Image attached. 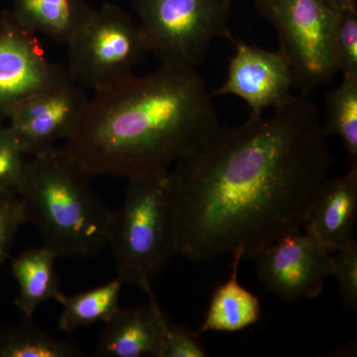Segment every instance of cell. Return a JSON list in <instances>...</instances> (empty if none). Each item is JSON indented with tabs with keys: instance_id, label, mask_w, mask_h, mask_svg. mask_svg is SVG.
Here are the masks:
<instances>
[{
	"instance_id": "obj_3",
	"label": "cell",
	"mask_w": 357,
	"mask_h": 357,
	"mask_svg": "<svg viewBox=\"0 0 357 357\" xmlns=\"http://www.w3.org/2000/svg\"><path fill=\"white\" fill-rule=\"evenodd\" d=\"M93 177L66 147L27 161L17 195L26 222L59 257H89L109 245L112 211L96 196Z\"/></svg>"
},
{
	"instance_id": "obj_25",
	"label": "cell",
	"mask_w": 357,
	"mask_h": 357,
	"mask_svg": "<svg viewBox=\"0 0 357 357\" xmlns=\"http://www.w3.org/2000/svg\"><path fill=\"white\" fill-rule=\"evenodd\" d=\"M325 1L337 13L356 9V0H325Z\"/></svg>"
},
{
	"instance_id": "obj_11",
	"label": "cell",
	"mask_w": 357,
	"mask_h": 357,
	"mask_svg": "<svg viewBox=\"0 0 357 357\" xmlns=\"http://www.w3.org/2000/svg\"><path fill=\"white\" fill-rule=\"evenodd\" d=\"M230 60L225 84L213 96L234 95L248 103L250 117H259L291 98L293 75L280 51L269 52L259 47L237 42Z\"/></svg>"
},
{
	"instance_id": "obj_9",
	"label": "cell",
	"mask_w": 357,
	"mask_h": 357,
	"mask_svg": "<svg viewBox=\"0 0 357 357\" xmlns=\"http://www.w3.org/2000/svg\"><path fill=\"white\" fill-rule=\"evenodd\" d=\"M249 258L263 285L287 303L318 297L332 276V253L303 229L265 244Z\"/></svg>"
},
{
	"instance_id": "obj_1",
	"label": "cell",
	"mask_w": 357,
	"mask_h": 357,
	"mask_svg": "<svg viewBox=\"0 0 357 357\" xmlns=\"http://www.w3.org/2000/svg\"><path fill=\"white\" fill-rule=\"evenodd\" d=\"M319 110L305 93L269 116L218 126L170 175L175 255L244 257L300 230L333 159Z\"/></svg>"
},
{
	"instance_id": "obj_18",
	"label": "cell",
	"mask_w": 357,
	"mask_h": 357,
	"mask_svg": "<svg viewBox=\"0 0 357 357\" xmlns=\"http://www.w3.org/2000/svg\"><path fill=\"white\" fill-rule=\"evenodd\" d=\"M83 356L73 340L49 335L25 321L0 331V357H77Z\"/></svg>"
},
{
	"instance_id": "obj_14",
	"label": "cell",
	"mask_w": 357,
	"mask_h": 357,
	"mask_svg": "<svg viewBox=\"0 0 357 357\" xmlns=\"http://www.w3.org/2000/svg\"><path fill=\"white\" fill-rule=\"evenodd\" d=\"M59 255L44 245L27 248L11 263V272L17 283L15 307L25 321H32L37 307L47 301H57L60 296V279L55 262Z\"/></svg>"
},
{
	"instance_id": "obj_17",
	"label": "cell",
	"mask_w": 357,
	"mask_h": 357,
	"mask_svg": "<svg viewBox=\"0 0 357 357\" xmlns=\"http://www.w3.org/2000/svg\"><path fill=\"white\" fill-rule=\"evenodd\" d=\"M122 285L121 281L115 278L100 287L76 295L61 293L56 301L62 306L59 328L62 332L73 333L95 324L107 323L121 307L119 297Z\"/></svg>"
},
{
	"instance_id": "obj_2",
	"label": "cell",
	"mask_w": 357,
	"mask_h": 357,
	"mask_svg": "<svg viewBox=\"0 0 357 357\" xmlns=\"http://www.w3.org/2000/svg\"><path fill=\"white\" fill-rule=\"evenodd\" d=\"M218 126L196 68L162 63L96 91L66 148L91 175L130 180L170 170Z\"/></svg>"
},
{
	"instance_id": "obj_15",
	"label": "cell",
	"mask_w": 357,
	"mask_h": 357,
	"mask_svg": "<svg viewBox=\"0 0 357 357\" xmlns=\"http://www.w3.org/2000/svg\"><path fill=\"white\" fill-rule=\"evenodd\" d=\"M231 273L229 280L218 286L211 297L208 312L199 333H234L255 325L260 318L259 297L244 288L238 282V268L244 258V249L232 253Z\"/></svg>"
},
{
	"instance_id": "obj_4",
	"label": "cell",
	"mask_w": 357,
	"mask_h": 357,
	"mask_svg": "<svg viewBox=\"0 0 357 357\" xmlns=\"http://www.w3.org/2000/svg\"><path fill=\"white\" fill-rule=\"evenodd\" d=\"M126 199L112 211L109 245L116 278L143 292L175 255L169 170L130 178Z\"/></svg>"
},
{
	"instance_id": "obj_12",
	"label": "cell",
	"mask_w": 357,
	"mask_h": 357,
	"mask_svg": "<svg viewBox=\"0 0 357 357\" xmlns=\"http://www.w3.org/2000/svg\"><path fill=\"white\" fill-rule=\"evenodd\" d=\"M139 306L119 307L105 323L96 344L95 356L162 357L168 319L153 291Z\"/></svg>"
},
{
	"instance_id": "obj_16",
	"label": "cell",
	"mask_w": 357,
	"mask_h": 357,
	"mask_svg": "<svg viewBox=\"0 0 357 357\" xmlns=\"http://www.w3.org/2000/svg\"><path fill=\"white\" fill-rule=\"evenodd\" d=\"M93 9L86 0H13L11 13L35 34L67 45Z\"/></svg>"
},
{
	"instance_id": "obj_6",
	"label": "cell",
	"mask_w": 357,
	"mask_h": 357,
	"mask_svg": "<svg viewBox=\"0 0 357 357\" xmlns=\"http://www.w3.org/2000/svg\"><path fill=\"white\" fill-rule=\"evenodd\" d=\"M258 13L278 35L282 55L303 93L331 83L337 74L338 15L325 0H255Z\"/></svg>"
},
{
	"instance_id": "obj_22",
	"label": "cell",
	"mask_w": 357,
	"mask_h": 357,
	"mask_svg": "<svg viewBox=\"0 0 357 357\" xmlns=\"http://www.w3.org/2000/svg\"><path fill=\"white\" fill-rule=\"evenodd\" d=\"M332 276L337 279L338 290L347 311L357 309V243L356 239L333 255Z\"/></svg>"
},
{
	"instance_id": "obj_19",
	"label": "cell",
	"mask_w": 357,
	"mask_h": 357,
	"mask_svg": "<svg viewBox=\"0 0 357 357\" xmlns=\"http://www.w3.org/2000/svg\"><path fill=\"white\" fill-rule=\"evenodd\" d=\"M326 135H337L351 165L357 164V77L342 76L340 86L326 96Z\"/></svg>"
},
{
	"instance_id": "obj_24",
	"label": "cell",
	"mask_w": 357,
	"mask_h": 357,
	"mask_svg": "<svg viewBox=\"0 0 357 357\" xmlns=\"http://www.w3.org/2000/svg\"><path fill=\"white\" fill-rule=\"evenodd\" d=\"M201 333L188 326L169 324L162 357H204L206 354Z\"/></svg>"
},
{
	"instance_id": "obj_21",
	"label": "cell",
	"mask_w": 357,
	"mask_h": 357,
	"mask_svg": "<svg viewBox=\"0 0 357 357\" xmlns=\"http://www.w3.org/2000/svg\"><path fill=\"white\" fill-rule=\"evenodd\" d=\"M333 48L337 72L357 77V9L338 15Z\"/></svg>"
},
{
	"instance_id": "obj_10",
	"label": "cell",
	"mask_w": 357,
	"mask_h": 357,
	"mask_svg": "<svg viewBox=\"0 0 357 357\" xmlns=\"http://www.w3.org/2000/svg\"><path fill=\"white\" fill-rule=\"evenodd\" d=\"M65 72L46 57L37 34L13 13H0V117Z\"/></svg>"
},
{
	"instance_id": "obj_7",
	"label": "cell",
	"mask_w": 357,
	"mask_h": 357,
	"mask_svg": "<svg viewBox=\"0 0 357 357\" xmlns=\"http://www.w3.org/2000/svg\"><path fill=\"white\" fill-rule=\"evenodd\" d=\"M67 46L68 74L95 93L132 77L148 52L139 24L112 4L93 8Z\"/></svg>"
},
{
	"instance_id": "obj_23",
	"label": "cell",
	"mask_w": 357,
	"mask_h": 357,
	"mask_svg": "<svg viewBox=\"0 0 357 357\" xmlns=\"http://www.w3.org/2000/svg\"><path fill=\"white\" fill-rule=\"evenodd\" d=\"M24 223V210L18 196L0 192V267L8 258L16 234Z\"/></svg>"
},
{
	"instance_id": "obj_20",
	"label": "cell",
	"mask_w": 357,
	"mask_h": 357,
	"mask_svg": "<svg viewBox=\"0 0 357 357\" xmlns=\"http://www.w3.org/2000/svg\"><path fill=\"white\" fill-rule=\"evenodd\" d=\"M25 155L10 128L0 122V192L17 196L27 165Z\"/></svg>"
},
{
	"instance_id": "obj_5",
	"label": "cell",
	"mask_w": 357,
	"mask_h": 357,
	"mask_svg": "<svg viewBox=\"0 0 357 357\" xmlns=\"http://www.w3.org/2000/svg\"><path fill=\"white\" fill-rule=\"evenodd\" d=\"M232 0H133L148 52L164 64L196 68L229 29Z\"/></svg>"
},
{
	"instance_id": "obj_13",
	"label": "cell",
	"mask_w": 357,
	"mask_h": 357,
	"mask_svg": "<svg viewBox=\"0 0 357 357\" xmlns=\"http://www.w3.org/2000/svg\"><path fill=\"white\" fill-rule=\"evenodd\" d=\"M357 218V164L340 177L326 178L310 206L303 229L328 252L354 238Z\"/></svg>"
},
{
	"instance_id": "obj_8",
	"label": "cell",
	"mask_w": 357,
	"mask_h": 357,
	"mask_svg": "<svg viewBox=\"0 0 357 357\" xmlns=\"http://www.w3.org/2000/svg\"><path fill=\"white\" fill-rule=\"evenodd\" d=\"M89 100L83 86L66 70L55 81L18 102L6 119L25 154L35 156L69 139Z\"/></svg>"
}]
</instances>
